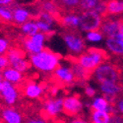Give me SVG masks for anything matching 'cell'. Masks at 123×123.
Masks as SVG:
<instances>
[{
  "instance_id": "cell-19",
  "label": "cell",
  "mask_w": 123,
  "mask_h": 123,
  "mask_svg": "<svg viewBox=\"0 0 123 123\" xmlns=\"http://www.w3.org/2000/svg\"><path fill=\"white\" fill-rule=\"evenodd\" d=\"M110 116L106 111L91 110V123H108Z\"/></svg>"
},
{
  "instance_id": "cell-14",
  "label": "cell",
  "mask_w": 123,
  "mask_h": 123,
  "mask_svg": "<svg viewBox=\"0 0 123 123\" xmlns=\"http://www.w3.org/2000/svg\"><path fill=\"white\" fill-rule=\"evenodd\" d=\"M2 77L4 81H7L9 83H11L13 85L19 84L20 82L23 80V73H21L20 71L12 68V67H8L5 70L2 71Z\"/></svg>"
},
{
  "instance_id": "cell-30",
  "label": "cell",
  "mask_w": 123,
  "mask_h": 123,
  "mask_svg": "<svg viewBox=\"0 0 123 123\" xmlns=\"http://www.w3.org/2000/svg\"><path fill=\"white\" fill-rule=\"evenodd\" d=\"M37 19L38 20H42V21H43L45 23H48V24L52 25V26L55 23V17L53 15H51L49 13H46V12H43V11L39 12Z\"/></svg>"
},
{
  "instance_id": "cell-40",
  "label": "cell",
  "mask_w": 123,
  "mask_h": 123,
  "mask_svg": "<svg viewBox=\"0 0 123 123\" xmlns=\"http://www.w3.org/2000/svg\"><path fill=\"white\" fill-rule=\"evenodd\" d=\"M119 38H120V40H121L122 44H123V35H119Z\"/></svg>"
},
{
  "instance_id": "cell-31",
  "label": "cell",
  "mask_w": 123,
  "mask_h": 123,
  "mask_svg": "<svg viewBox=\"0 0 123 123\" xmlns=\"http://www.w3.org/2000/svg\"><path fill=\"white\" fill-rule=\"evenodd\" d=\"M9 50V42L4 37H0V55L6 54Z\"/></svg>"
},
{
  "instance_id": "cell-42",
  "label": "cell",
  "mask_w": 123,
  "mask_h": 123,
  "mask_svg": "<svg viewBox=\"0 0 123 123\" xmlns=\"http://www.w3.org/2000/svg\"><path fill=\"white\" fill-rule=\"evenodd\" d=\"M121 19H123V17H122V18H121Z\"/></svg>"
},
{
  "instance_id": "cell-34",
  "label": "cell",
  "mask_w": 123,
  "mask_h": 123,
  "mask_svg": "<svg viewBox=\"0 0 123 123\" xmlns=\"http://www.w3.org/2000/svg\"><path fill=\"white\" fill-rule=\"evenodd\" d=\"M85 94H86V96L89 97V98H94V97L96 96V94H97V92H96V90H95L93 87L87 85V86L85 87Z\"/></svg>"
},
{
  "instance_id": "cell-1",
  "label": "cell",
  "mask_w": 123,
  "mask_h": 123,
  "mask_svg": "<svg viewBox=\"0 0 123 123\" xmlns=\"http://www.w3.org/2000/svg\"><path fill=\"white\" fill-rule=\"evenodd\" d=\"M110 56L105 49L98 47H89L85 52L77 57H73L72 61L76 62L87 72L93 75L98 67L108 61Z\"/></svg>"
},
{
  "instance_id": "cell-23",
  "label": "cell",
  "mask_w": 123,
  "mask_h": 123,
  "mask_svg": "<svg viewBox=\"0 0 123 123\" xmlns=\"http://www.w3.org/2000/svg\"><path fill=\"white\" fill-rule=\"evenodd\" d=\"M10 66L18 71H20L21 73H24L31 67V64H30V61H28L25 57H21V58L13 61L12 63H10Z\"/></svg>"
},
{
  "instance_id": "cell-24",
  "label": "cell",
  "mask_w": 123,
  "mask_h": 123,
  "mask_svg": "<svg viewBox=\"0 0 123 123\" xmlns=\"http://www.w3.org/2000/svg\"><path fill=\"white\" fill-rule=\"evenodd\" d=\"M98 2H99V0H81L80 5H79V10L81 12L95 10Z\"/></svg>"
},
{
  "instance_id": "cell-39",
  "label": "cell",
  "mask_w": 123,
  "mask_h": 123,
  "mask_svg": "<svg viewBox=\"0 0 123 123\" xmlns=\"http://www.w3.org/2000/svg\"><path fill=\"white\" fill-rule=\"evenodd\" d=\"M3 77H2V73L0 72V94H1V90H2V87H3Z\"/></svg>"
},
{
  "instance_id": "cell-36",
  "label": "cell",
  "mask_w": 123,
  "mask_h": 123,
  "mask_svg": "<svg viewBox=\"0 0 123 123\" xmlns=\"http://www.w3.org/2000/svg\"><path fill=\"white\" fill-rule=\"evenodd\" d=\"M118 32L119 35H123V19H118Z\"/></svg>"
},
{
  "instance_id": "cell-43",
  "label": "cell",
  "mask_w": 123,
  "mask_h": 123,
  "mask_svg": "<svg viewBox=\"0 0 123 123\" xmlns=\"http://www.w3.org/2000/svg\"><path fill=\"white\" fill-rule=\"evenodd\" d=\"M0 20H1V19H0Z\"/></svg>"
},
{
  "instance_id": "cell-26",
  "label": "cell",
  "mask_w": 123,
  "mask_h": 123,
  "mask_svg": "<svg viewBox=\"0 0 123 123\" xmlns=\"http://www.w3.org/2000/svg\"><path fill=\"white\" fill-rule=\"evenodd\" d=\"M29 38H30L31 42H32L34 44H36L37 46L44 48V43H45V40H46V35L45 34L38 32L36 35H34L33 37H29Z\"/></svg>"
},
{
  "instance_id": "cell-27",
  "label": "cell",
  "mask_w": 123,
  "mask_h": 123,
  "mask_svg": "<svg viewBox=\"0 0 123 123\" xmlns=\"http://www.w3.org/2000/svg\"><path fill=\"white\" fill-rule=\"evenodd\" d=\"M24 45H25L26 50L30 53V55L39 53L40 51H43V50L44 49V48H43V47H39V46H37L36 44H34V43L30 40L29 37H26V38L24 39Z\"/></svg>"
},
{
  "instance_id": "cell-2",
  "label": "cell",
  "mask_w": 123,
  "mask_h": 123,
  "mask_svg": "<svg viewBox=\"0 0 123 123\" xmlns=\"http://www.w3.org/2000/svg\"><path fill=\"white\" fill-rule=\"evenodd\" d=\"M60 56L53 51L44 48L39 53L30 55V64L38 71L47 73L53 71L60 65Z\"/></svg>"
},
{
  "instance_id": "cell-4",
  "label": "cell",
  "mask_w": 123,
  "mask_h": 123,
  "mask_svg": "<svg viewBox=\"0 0 123 123\" xmlns=\"http://www.w3.org/2000/svg\"><path fill=\"white\" fill-rule=\"evenodd\" d=\"M102 18L95 10L81 12L79 15V29L83 32H93L98 31L101 25Z\"/></svg>"
},
{
  "instance_id": "cell-10",
  "label": "cell",
  "mask_w": 123,
  "mask_h": 123,
  "mask_svg": "<svg viewBox=\"0 0 123 123\" xmlns=\"http://www.w3.org/2000/svg\"><path fill=\"white\" fill-rule=\"evenodd\" d=\"M0 95H1L2 98L4 99L5 104L8 105H15L18 99V96H19L18 90L16 89V87L7 81L3 82V87H2L1 94Z\"/></svg>"
},
{
  "instance_id": "cell-5",
  "label": "cell",
  "mask_w": 123,
  "mask_h": 123,
  "mask_svg": "<svg viewBox=\"0 0 123 123\" xmlns=\"http://www.w3.org/2000/svg\"><path fill=\"white\" fill-rule=\"evenodd\" d=\"M63 40L64 43L66 44L68 50L72 54L75 55H80L81 53L84 52L86 48V43L85 39L83 37L80 36L76 31L69 30L66 33L63 34Z\"/></svg>"
},
{
  "instance_id": "cell-18",
  "label": "cell",
  "mask_w": 123,
  "mask_h": 123,
  "mask_svg": "<svg viewBox=\"0 0 123 123\" xmlns=\"http://www.w3.org/2000/svg\"><path fill=\"white\" fill-rule=\"evenodd\" d=\"M80 1L81 0H57L56 3L59 8H63L69 13H76L79 10Z\"/></svg>"
},
{
  "instance_id": "cell-9",
  "label": "cell",
  "mask_w": 123,
  "mask_h": 123,
  "mask_svg": "<svg viewBox=\"0 0 123 123\" xmlns=\"http://www.w3.org/2000/svg\"><path fill=\"white\" fill-rule=\"evenodd\" d=\"M54 77L64 85H71L75 82V76L71 67H67L64 65H59L53 71Z\"/></svg>"
},
{
  "instance_id": "cell-15",
  "label": "cell",
  "mask_w": 123,
  "mask_h": 123,
  "mask_svg": "<svg viewBox=\"0 0 123 123\" xmlns=\"http://www.w3.org/2000/svg\"><path fill=\"white\" fill-rule=\"evenodd\" d=\"M106 46L116 56L123 57V44L119 38V35L106 38Z\"/></svg>"
},
{
  "instance_id": "cell-25",
  "label": "cell",
  "mask_w": 123,
  "mask_h": 123,
  "mask_svg": "<svg viewBox=\"0 0 123 123\" xmlns=\"http://www.w3.org/2000/svg\"><path fill=\"white\" fill-rule=\"evenodd\" d=\"M0 19L6 22L13 21V8L9 6H0Z\"/></svg>"
},
{
  "instance_id": "cell-37",
  "label": "cell",
  "mask_w": 123,
  "mask_h": 123,
  "mask_svg": "<svg viewBox=\"0 0 123 123\" xmlns=\"http://www.w3.org/2000/svg\"><path fill=\"white\" fill-rule=\"evenodd\" d=\"M68 123H88V122L85 121L83 118L77 117V118H74V119H72V120H70Z\"/></svg>"
},
{
  "instance_id": "cell-22",
  "label": "cell",
  "mask_w": 123,
  "mask_h": 123,
  "mask_svg": "<svg viewBox=\"0 0 123 123\" xmlns=\"http://www.w3.org/2000/svg\"><path fill=\"white\" fill-rule=\"evenodd\" d=\"M40 6H42L43 12L49 13L53 16L56 13H58V10H59V7L54 0H43V1L40 3Z\"/></svg>"
},
{
  "instance_id": "cell-35",
  "label": "cell",
  "mask_w": 123,
  "mask_h": 123,
  "mask_svg": "<svg viewBox=\"0 0 123 123\" xmlns=\"http://www.w3.org/2000/svg\"><path fill=\"white\" fill-rule=\"evenodd\" d=\"M115 107H116V110H117V112L119 111L120 113H121V115H123V96L117 99Z\"/></svg>"
},
{
  "instance_id": "cell-32",
  "label": "cell",
  "mask_w": 123,
  "mask_h": 123,
  "mask_svg": "<svg viewBox=\"0 0 123 123\" xmlns=\"http://www.w3.org/2000/svg\"><path fill=\"white\" fill-rule=\"evenodd\" d=\"M9 66H10V64H9V60H8L7 56L5 54L0 55V72L5 70L6 68H8Z\"/></svg>"
},
{
  "instance_id": "cell-38",
  "label": "cell",
  "mask_w": 123,
  "mask_h": 123,
  "mask_svg": "<svg viewBox=\"0 0 123 123\" xmlns=\"http://www.w3.org/2000/svg\"><path fill=\"white\" fill-rule=\"evenodd\" d=\"M14 0H0V6H9L13 3Z\"/></svg>"
},
{
  "instance_id": "cell-16",
  "label": "cell",
  "mask_w": 123,
  "mask_h": 123,
  "mask_svg": "<svg viewBox=\"0 0 123 123\" xmlns=\"http://www.w3.org/2000/svg\"><path fill=\"white\" fill-rule=\"evenodd\" d=\"M105 18L123 13V1L120 0H105Z\"/></svg>"
},
{
  "instance_id": "cell-8",
  "label": "cell",
  "mask_w": 123,
  "mask_h": 123,
  "mask_svg": "<svg viewBox=\"0 0 123 123\" xmlns=\"http://www.w3.org/2000/svg\"><path fill=\"white\" fill-rule=\"evenodd\" d=\"M43 110L48 117H56L63 112V98H57L47 99L43 105Z\"/></svg>"
},
{
  "instance_id": "cell-29",
  "label": "cell",
  "mask_w": 123,
  "mask_h": 123,
  "mask_svg": "<svg viewBox=\"0 0 123 123\" xmlns=\"http://www.w3.org/2000/svg\"><path fill=\"white\" fill-rule=\"evenodd\" d=\"M102 38H104V37L101 36L99 31H93V32H89V33H87V36H86V39L88 40V42H91V43L100 42Z\"/></svg>"
},
{
  "instance_id": "cell-12",
  "label": "cell",
  "mask_w": 123,
  "mask_h": 123,
  "mask_svg": "<svg viewBox=\"0 0 123 123\" xmlns=\"http://www.w3.org/2000/svg\"><path fill=\"white\" fill-rule=\"evenodd\" d=\"M1 117L4 123H23L22 114L15 108H4L1 112Z\"/></svg>"
},
{
  "instance_id": "cell-41",
  "label": "cell",
  "mask_w": 123,
  "mask_h": 123,
  "mask_svg": "<svg viewBox=\"0 0 123 123\" xmlns=\"http://www.w3.org/2000/svg\"><path fill=\"white\" fill-rule=\"evenodd\" d=\"M0 123H3V121H1V120H0Z\"/></svg>"
},
{
  "instance_id": "cell-7",
  "label": "cell",
  "mask_w": 123,
  "mask_h": 123,
  "mask_svg": "<svg viewBox=\"0 0 123 123\" xmlns=\"http://www.w3.org/2000/svg\"><path fill=\"white\" fill-rule=\"evenodd\" d=\"M99 32L101 36L108 38L111 37H115L119 35L118 32V20H114L111 17L104 18L101 21V25L99 27Z\"/></svg>"
},
{
  "instance_id": "cell-3",
  "label": "cell",
  "mask_w": 123,
  "mask_h": 123,
  "mask_svg": "<svg viewBox=\"0 0 123 123\" xmlns=\"http://www.w3.org/2000/svg\"><path fill=\"white\" fill-rule=\"evenodd\" d=\"M94 74L98 84H123V71L117 64L104 63L96 69Z\"/></svg>"
},
{
  "instance_id": "cell-20",
  "label": "cell",
  "mask_w": 123,
  "mask_h": 123,
  "mask_svg": "<svg viewBox=\"0 0 123 123\" xmlns=\"http://www.w3.org/2000/svg\"><path fill=\"white\" fill-rule=\"evenodd\" d=\"M21 31L25 36H27V37H33L34 35L38 33V28L37 26V22L34 21V20H29L28 22H26L25 24L21 26Z\"/></svg>"
},
{
  "instance_id": "cell-17",
  "label": "cell",
  "mask_w": 123,
  "mask_h": 123,
  "mask_svg": "<svg viewBox=\"0 0 123 123\" xmlns=\"http://www.w3.org/2000/svg\"><path fill=\"white\" fill-rule=\"evenodd\" d=\"M61 23L69 30L76 31L79 28V15L76 13H67L61 17Z\"/></svg>"
},
{
  "instance_id": "cell-6",
  "label": "cell",
  "mask_w": 123,
  "mask_h": 123,
  "mask_svg": "<svg viewBox=\"0 0 123 123\" xmlns=\"http://www.w3.org/2000/svg\"><path fill=\"white\" fill-rule=\"evenodd\" d=\"M83 110V102L78 96H70L63 98V112L69 116L79 115Z\"/></svg>"
},
{
  "instance_id": "cell-21",
  "label": "cell",
  "mask_w": 123,
  "mask_h": 123,
  "mask_svg": "<svg viewBox=\"0 0 123 123\" xmlns=\"http://www.w3.org/2000/svg\"><path fill=\"white\" fill-rule=\"evenodd\" d=\"M109 106L108 101L104 98V97H99L96 98L93 102L90 105V110H98V111H106Z\"/></svg>"
},
{
  "instance_id": "cell-33",
  "label": "cell",
  "mask_w": 123,
  "mask_h": 123,
  "mask_svg": "<svg viewBox=\"0 0 123 123\" xmlns=\"http://www.w3.org/2000/svg\"><path fill=\"white\" fill-rule=\"evenodd\" d=\"M25 123H49L46 119L43 118V117H38V116H34L29 118Z\"/></svg>"
},
{
  "instance_id": "cell-13",
  "label": "cell",
  "mask_w": 123,
  "mask_h": 123,
  "mask_svg": "<svg viewBox=\"0 0 123 123\" xmlns=\"http://www.w3.org/2000/svg\"><path fill=\"white\" fill-rule=\"evenodd\" d=\"M24 94L27 98H38L42 97L43 94V88L37 83H34V82H30L25 86L24 89Z\"/></svg>"
},
{
  "instance_id": "cell-28",
  "label": "cell",
  "mask_w": 123,
  "mask_h": 123,
  "mask_svg": "<svg viewBox=\"0 0 123 123\" xmlns=\"http://www.w3.org/2000/svg\"><path fill=\"white\" fill-rule=\"evenodd\" d=\"M36 22H37V26L38 28V32L40 33H43L45 35L49 34L50 32H52V30H53V26L52 25H50L48 23H45L43 21H42V20H36Z\"/></svg>"
},
{
  "instance_id": "cell-11",
  "label": "cell",
  "mask_w": 123,
  "mask_h": 123,
  "mask_svg": "<svg viewBox=\"0 0 123 123\" xmlns=\"http://www.w3.org/2000/svg\"><path fill=\"white\" fill-rule=\"evenodd\" d=\"M32 17V13L29 9L25 7H14L13 8V21L17 25H23L26 22H28Z\"/></svg>"
}]
</instances>
